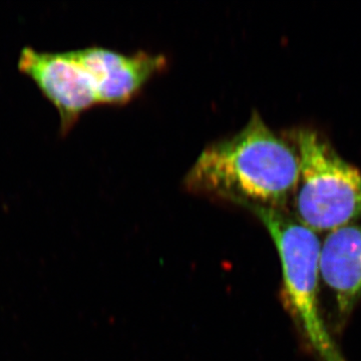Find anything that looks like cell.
Wrapping results in <instances>:
<instances>
[{
	"instance_id": "obj_5",
	"label": "cell",
	"mask_w": 361,
	"mask_h": 361,
	"mask_svg": "<svg viewBox=\"0 0 361 361\" xmlns=\"http://www.w3.org/2000/svg\"><path fill=\"white\" fill-rule=\"evenodd\" d=\"M73 51L89 73L99 104L128 103L166 66V59L161 54L137 52L126 56L99 47Z\"/></svg>"
},
{
	"instance_id": "obj_3",
	"label": "cell",
	"mask_w": 361,
	"mask_h": 361,
	"mask_svg": "<svg viewBox=\"0 0 361 361\" xmlns=\"http://www.w3.org/2000/svg\"><path fill=\"white\" fill-rule=\"evenodd\" d=\"M299 159L295 218L313 231H334L361 217V172L314 130L293 135Z\"/></svg>"
},
{
	"instance_id": "obj_6",
	"label": "cell",
	"mask_w": 361,
	"mask_h": 361,
	"mask_svg": "<svg viewBox=\"0 0 361 361\" xmlns=\"http://www.w3.org/2000/svg\"><path fill=\"white\" fill-rule=\"evenodd\" d=\"M320 274L336 294L339 312L349 314L361 299V225L330 233L320 251Z\"/></svg>"
},
{
	"instance_id": "obj_2",
	"label": "cell",
	"mask_w": 361,
	"mask_h": 361,
	"mask_svg": "<svg viewBox=\"0 0 361 361\" xmlns=\"http://www.w3.org/2000/svg\"><path fill=\"white\" fill-rule=\"evenodd\" d=\"M263 223L281 261L285 305L319 361H348L330 336L319 307L320 246L313 230L284 209L240 204Z\"/></svg>"
},
{
	"instance_id": "obj_1",
	"label": "cell",
	"mask_w": 361,
	"mask_h": 361,
	"mask_svg": "<svg viewBox=\"0 0 361 361\" xmlns=\"http://www.w3.org/2000/svg\"><path fill=\"white\" fill-rule=\"evenodd\" d=\"M299 178L295 149L257 111L237 134L207 147L185 177L192 192L283 209Z\"/></svg>"
},
{
	"instance_id": "obj_4",
	"label": "cell",
	"mask_w": 361,
	"mask_h": 361,
	"mask_svg": "<svg viewBox=\"0 0 361 361\" xmlns=\"http://www.w3.org/2000/svg\"><path fill=\"white\" fill-rule=\"evenodd\" d=\"M18 70L32 80L54 104L63 135L73 129L82 114L99 104L89 73L80 65L73 51L47 52L23 47Z\"/></svg>"
}]
</instances>
